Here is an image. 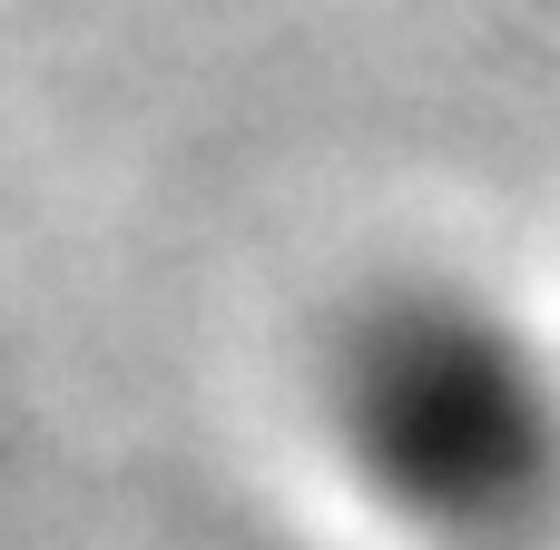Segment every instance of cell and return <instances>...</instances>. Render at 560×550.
I'll use <instances>...</instances> for the list:
<instances>
[{
	"label": "cell",
	"mask_w": 560,
	"mask_h": 550,
	"mask_svg": "<svg viewBox=\"0 0 560 550\" xmlns=\"http://www.w3.org/2000/svg\"><path fill=\"white\" fill-rule=\"evenodd\" d=\"M315 433L423 550L560 531V344L472 276H384L315 344Z\"/></svg>",
	"instance_id": "obj_1"
}]
</instances>
